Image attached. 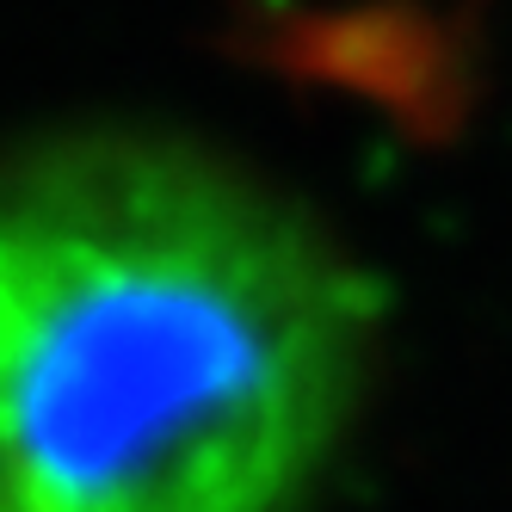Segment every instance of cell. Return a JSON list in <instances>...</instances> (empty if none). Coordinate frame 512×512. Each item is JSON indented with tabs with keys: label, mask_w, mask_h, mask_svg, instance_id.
I'll list each match as a JSON object with an SVG mask.
<instances>
[{
	"label": "cell",
	"mask_w": 512,
	"mask_h": 512,
	"mask_svg": "<svg viewBox=\"0 0 512 512\" xmlns=\"http://www.w3.org/2000/svg\"><path fill=\"white\" fill-rule=\"evenodd\" d=\"M371 290L247 173L136 130L0 155V512H290Z\"/></svg>",
	"instance_id": "cell-1"
},
{
	"label": "cell",
	"mask_w": 512,
	"mask_h": 512,
	"mask_svg": "<svg viewBox=\"0 0 512 512\" xmlns=\"http://www.w3.org/2000/svg\"><path fill=\"white\" fill-rule=\"evenodd\" d=\"M278 56L303 75L377 99L420 142L457 136L482 87L475 19L420 7V0H377V7L303 19L278 38Z\"/></svg>",
	"instance_id": "cell-2"
}]
</instances>
